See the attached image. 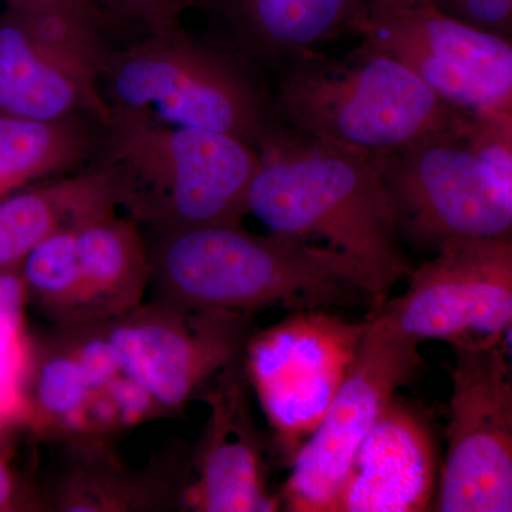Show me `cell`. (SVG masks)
<instances>
[{
    "instance_id": "1",
    "label": "cell",
    "mask_w": 512,
    "mask_h": 512,
    "mask_svg": "<svg viewBox=\"0 0 512 512\" xmlns=\"http://www.w3.org/2000/svg\"><path fill=\"white\" fill-rule=\"evenodd\" d=\"M148 255L151 301L183 311L375 308L345 256L289 235L252 234L242 224L157 235Z\"/></svg>"
},
{
    "instance_id": "2",
    "label": "cell",
    "mask_w": 512,
    "mask_h": 512,
    "mask_svg": "<svg viewBox=\"0 0 512 512\" xmlns=\"http://www.w3.org/2000/svg\"><path fill=\"white\" fill-rule=\"evenodd\" d=\"M261 157L249 187L248 214L274 234L323 241V247L345 256L375 308L409 278L413 268L372 157L291 130Z\"/></svg>"
},
{
    "instance_id": "3",
    "label": "cell",
    "mask_w": 512,
    "mask_h": 512,
    "mask_svg": "<svg viewBox=\"0 0 512 512\" xmlns=\"http://www.w3.org/2000/svg\"><path fill=\"white\" fill-rule=\"evenodd\" d=\"M90 164L109 173L128 218L157 237L242 224L262 157L228 134L113 109Z\"/></svg>"
},
{
    "instance_id": "4",
    "label": "cell",
    "mask_w": 512,
    "mask_h": 512,
    "mask_svg": "<svg viewBox=\"0 0 512 512\" xmlns=\"http://www.w3.org/2000/svg\"><path fill=\"white\" fill-rule=\"evenodd\" d=\"M272 104L292 133L370 157L431 134L464 130L471 114L365 43L345 59L313 50L292 57Z\"/></svg>"
},
{
    "instance_id": "5",
    "label": "cell",
    "mask_w": 512,
    "mask_h": 512,
    "mask_svg": "<svg viewBox=\"0 0 512 512\" xmlns=\"http://www.w3.org/2000/svg\"><path fill=\"white\" fill-rule=\"evenodd\" d=\"M101 86L111 109L228 134L259 154L286 131L254 63L234 46L192 36L183 25L114 43Z\"/></svg>"
},
{
    "instance_id": "6",
    "label": "cell",
    "mask_w": 512,
    "mask_h": 512,
    "mask_svg": "<svg viewBox=\"0 0 512 512\" xmlns=\"http://www.w3.org/2000/svg\"><path fill=\"white\" fill-rule=\"evenodd\" d=\"M466 128L372 156L400 238L416 247L512 234V194L474 156Z\"/></svg>"
},
{
    "instance_id": "7",
    "label": "cell",
    "mask_w": 512,
    "mask_h": 512,
    "mask_svg": "<svg viewBox=\"0 0 512 512\" xmlns=\"http://www.w3.org/2000/svg\"><path fill=\"white\" fill-rule=\"evenodd\" d=\"M414 269L403 295L369 318L417 343L483 349L507 339L512 322V234L444 245Z\"/></svg>"
},
{
    "instance_id": "8",
    "label": "cell",
    "mask_w": 512,
    "mask_h": 512,
    "mask_svg": "<svg viewBox=\"0 0 512 512\" xmlns=\"http://www.w3.org/2000/svg\"><path fill=\"white\" fill-rule=\"evenodd\" d=\"M106 30L53 10L0 13V114L49 121L89 116L106 123L113 109L101 70L111 46Z\"/></svg>"
},
{
    "instance_id": "9",
    "label": "cell",
    "mask_w": 512,
    "mask_h": 512,
    "mask_svg": "<svg viewBox=\"0 0 512 512\" xmlns=\"http://www.w3.org/2000/svg\"><path fill=\"white\" fill-rule=\"evenodd\" d=\"M349 30L458 109L512 110L511 40L471 28L431 3L400 0H363Z\"/></svg>"
},
{
    "instance_id": "10",
    "label": "cell",
    "mask_w": 512,
    "mask_h": 512,
    "mask_svg": "<svg viewBox=\"0 0 512 512\" xmlns=\"http://www.w3.org/2000/svg\"><path fill=\"white\" fill-rule=\"evenodd\" d=\"M366 329L367 319L352 323L325 309H306L256 329L249 339L248 382L286 453L295 456L325 417Z\"/></svg>"
},
{
    "instance_id": "11",
    "label": "cell",
    "mask_w": 512,
    "mask_h": 512,
    "mask_svg": "<svg viewBox=\"0 0 512 512\" xmlns=\"http://www.w3.org/2000/svg\"><path fill=\"white\" fill-rule=\"evenodd\" d=\"M255 330L248 313L183 311L154 301L104 328L121 372L165 414L183 412L215 377L242 362Z\"/></svg>"
},
{
    "instance_id": "12",
    "label": "cell",
    "mask_w": 512,
    "mask_h": 512,
    "mask_svg": "<svg viewBox=\"0 0 512 512\" xmlns=\"http://www.w3.org/2000/svg\"><path fill=\"white\" fill-rule=\"evenodd\" d=\"M420 343L367 316L355 360L328 412L292 458L282 490L289 511L336 512L357 447L421 367Z\"/></svg>"
},
{
    "instance_id": "13",
    "label": "cell",
    "mask_w": 512,
    "mask_h": 512,
    "mask_svg": "<svg viewBox=\"0 0 512 512\" xmlns=\"http://www.w3.org/2000/svg\"><path fill=\"white\" fill-rule=\"evenodd\" d=\"M447 453L436 510L512 511V372L507 339L454 349Z\"/></svg>"
},
{
    "instance_id": "14",
    "label": "cell",
    "mask_w": 512,
    "mask_h": 512,
    "mask_svg": "<svg viewBox=\"0 0 512 512\" xmlns=\"http://www.w3.org/2000/svg\"><path fill=\"white\" fill-rule=\"evenodd\" d=\"M245 359L215 377L200 397L210 419L191 457L184 507L198 512H272L279 501L266 484L265 443L248 399Z\"/></svg>"
},
{
    "instance_id": "15",
    "label": "cell",
    "mask_w": 512,
    "mask_h": 512,
    "mask_svg": "<svg viewBox=\"0 0 512 512\" xmlns=\"http://www.w3.org/2000/svg\"><path fill=\"white\" fill-rule=\"evenodd\" d=\"M437 441L430 417L394 396L360 446L336 512H420L436 497Z\"/></svg>"
},
{
    "instance_id": "16",
    "label": "cell",
    "mask_w": 512,
    "mask_h": 512,
    "mask_svg": "<svg viewBox=\"0 0 512 512\" xmlns=\"http://www.w3.org/2000/svg\"><path fill=\"white\" fill-rule=\"evenodd\" d=\"M164 454L141 470L124 466L109 440L66 441L55 473L40 490L46 511L161 512L184 507L191 458Z\"/></svg>"
},
{
    "instance_id": "17",
    "label": "cell",
    "mask_w": 512,
    "mask_h": 512,
    "mask_svg": "<svg viewBox=\"0 0 512 512\" xmlns=\"http://www.w3.org/2000/svg\"><path fill=\"white\" fill-rule=\"evenodd\" d=\"M64 234L90 325L109 323L143 303L150 255L137 222L113 212L70 225Z\"/></svg>"
},
{
    "instance_id": "18",
    "label": "cell",
    "mask_w": 512,
    "mask_h": 512,
    "mask_svg": "<svg viewBox=\"0 0 512 512\" xmlns=\"http://www.w3.org/2000/svg\"><path fill=\"white\" fill-rule=\"evenodd\" d=\"M22 369L26 419L46 440H100L101 392L72 333L53 330L29 346Z\"/></svg>"
},
{
    "instance_id": "19",
    "label": "cell",
    "mask_w": 512,
    "mask_h": 512,
    "mask_svg": "<svg viewBox=\"0 0 512 512\" xmlns=\"http://www.w3.org/2000/svg\"><path fill=\"white\" fill-rule=\"evenodd\" d=\"M360 0H205L252 63L289 60L348 30Z\"/></svg>"
},
{
    "instance_id": "20",
    "label": "cell",
    "mask_w": 512,
    "mask_h": 512,
    "mask_svg": "<svg viewBox=\"0 0 512 512\" xmlns=\"http://www.w3.org/2000/svg\"><path fill=\"white\" fill-rule=\"evenodd\" d=\"M119 208L109 173L93 164L10 195L0 201V269L22 265L36 245L59 229Z\"/></svg>"
},
{
    "instance_id": "21",
    "label": "cell",
    "mask_w": 512,
    "mask_h": 512,
    "mask_svg": "<svg viewBox=\"0 0 512 512\" xmlns=\"http://www.w3.org/2000/svg\"><path fill=\"white\" fill-rule=\"evenodd\" d=\"M103 124L89 116L39 121L0 114V201L83 170Z\"/></svg>"
},
{
    "instance_id": "22",
    "label": "cell",
    "mask_w": 512,
    "mask_h": 512,
    "mask_svg": "<svg viewBox=\"0 0 512 512\" xmlns=\"http://www.w3.org/2000/svg\"><path fill=\"white\" fill-rule=\"evenodd\" d=\"M464 137L495 183L512 194V110L471 111Z\"/></svg>"
},
{
    "instance_id": "23",
    "label": "cell",
    "mask_w": 512,
    "mask_h": 512,
    "mask_svg": "<svg viewBox=\"0 0 512 512\" xmlns=\"http://www.w3.org/2000/svg\"><path fill=\"white\" fill-rule=\"evenodd\" d=\"M28 305L20 266L0 269V396L18 373L23 315Z\"/></svg>"
},
{
    "instance_id": "24",
    "label": "cell",
    "mask_w": 512,
    "mask_h": 512,
    "mask_svg": "<svg viewBox=\"0 0 512 512\" xmlns=\"http://www.w3.org/2000/svg\"><path fill=\"white\" fill-rule=\"evenodd\" d=\"M131 36L161 33L183 25L188 9L204 8L205 0H92Z\"/></svg>"
},
{
    "instance_id": "25",
    "label": "cell",
    "mask_w": 512,
    "mask_h": 512,
    "mask_svg": "<svg viewBox=\"0 0 512 512\" xmlns=\"http://www.w3.org/2000/svg\"><path fill=\"white\" fill-rule=\"evenodd\" d=\"M431 5L471 28L511 40L512 0H431Z\"/></svg>"
},
{
    "instance_id": "26",
    "label": "cell",
    "mask_w": 512,
    "mask_h": 512,
    "mask_svg": "<svg viewBox=\"0 0 512 512\" xmlns=\"http://www.w3.org/2000/svg\"><path fill=\"white\" fill-rule=\"evenodd\" d=\"M2 2L9 8L53 10V12L66 13V15L74 16V18L82 19L97 28L106 30L117 39L127 35L126 30L121 28L119 23L114 22L109 15H106L92 0H2Z\"/></svg>"
},
{
    "instance_id": "27",
    "label": "cell",
    "mask_w": 512,
    "mask_h": 512,
    "mask_svg": "<svg viewBox=\"0 0 512 512\" xmlns=\"http://www.w3.org/2000/svg\"><path fill=\"white\" fill-rule=\"evenodd\" d=\"M5 511H46V507L40 490L20 483L8 464L0 460V512Z\"/></svg>"
},
{
    "instance_id": "28",
    "label": "cell",
    "mask_w": 512,
    "mask_h": 512,
    "mask_svg": "<svg viewBox=\"0 0 512 512\" xmlns=\"http://www.w3.org/2000/svg\"><path fill=\"white\" fill-rule=\"evenodd\" d=\"M363 0H360V3H362ZM400 2H416V3H420V2H427V3H431V0H400Z\"/></svg>"
},
{
    "instance_id": "29",
    "label": "cell",
    "mask_w": 512,
    "mask_h": 512,
    "mask_svg": "<svg viewBox=\"0 0 512 512\" xmlns=\"http://www.w3.org/2000/svg\"><path fill=\"white\" fill-rule=\"evenodd\" d=\"M0 427H2V413H0Z\"/></svg>"
}]
</instances>
